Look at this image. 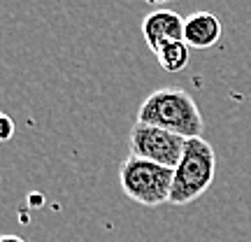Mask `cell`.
<instances>
[{
	"instance_id": "6da1fadb",
	"label": "cell",
	"mask_w": 251,
	"mask_h": 242,
	"mask_svg": "<svg viewBox=\"0 0 251 242\" xmlns=\"http://www.w3.org/2000/svg\"><path fill=\"white\" fill-rule=\"evenodd\" d=\"M137 121L170 131L181 137H200L205 131V121L191 93L177 86H165L149 93L137 109Z\"/></svg>"
},
{
	"instance_id": "7a4b0ae2",
	"label": "cell",
	"mask_w": 251,
	"mask_h": 242,
	"mask_svg": "<svg viewBox=\"0 0 251 242\" xmlns=\"http://www.w3.org/2000/svg\"><path fill=\"white\" fill-rule=\"evenodd\" d=\"M216 175V154L214 147L202 137L186 140L181 161L175 168L172 177L170 203L172 205H188L212 187Z\"/></svg>"
},
{
	"instance_id": "3957f363",
	"label": "cell",
	"mask_w": 251,
	"mask_h": 242,
	"mask_svg": "<svg viewBox=\"0 0 251 242\" xmlns=\"http://www.w3.org/2000/svg\"><path fill=\"white\" fill-rule=\"evenodd\" d=\"M172 177H175L172 168L137 156H128L119 168V182L124 193L144 207H158L163 203H170Z\"/></svg>"
},
{
	"instance_id": "277c9868",
	"label": "cell",
	"mask_w": 251,
	"mask_h": 242,
	"mask_svg": "<svg viewBox=\"0 0 251 242\" xmlns=\"http://www.w3.org/2000/svg\"><path fill=\"white\" fill-rule=\"evenodd\" d=\"M130 156L137 159H147L165 168H177V163L181 161V154L186 147V137L175 135L170 131H163L156 126H147L135 121L130 128Z\"/></svg>"
},
{
	"instance_id": "5b68a950",
	"label": "cell",
	"mask_w": 251,
	"mask_h": 242,
	"mask_svg": "<svg viewBox=\"0 0 251 242\" xmlns=\"http://www.w3.org/2000/svg\"><path fill=\"white\" fill-rule=\"evenodd\" d=\"M142 37L151 54H158L165 45L184 40V17L172 9H156L144 17Z\"/></svg>"
},
{
	"instance_id": "8992f818",
	"label": "cell",
	"mask_w": 251,
	"mask_h": 242,
	"mask_svg": "<svg viewBox=\"0 0 251 242\" xmlns=\"http://www.w3.org/2000/svg\"><path fill=\"white\" fill-rule=\"evenodd\" d=\"M224 35V28L212 12H193L184 19V42L191 49H209Z\"/></svg>"
},
{
	"instance_id": "52a82bcc",
	"label": "cell",
	"mask_w": 251,
	"mask_h": 242,
	"mask_svg": "<svg viewBox=\"0 0 251 242\" xmlns=\"http://www.w3.org/2000/svg\"><path fill=\"white\" fill-rule=\"evenodd\" d=\"M188 49H191V47H188L184 40H177V42H170V45L163 47L161 52L156 54V58H158L161 68L165 72H179L188 65V58H191Z\"/></svg>"
},
{
	"instance_id": "ba28073f",
	"label": "cell",
	"mask_w": 251,
	"mask_h": 242,
	"mask_svg": "<svg viewBox=\"0 0 251 242\" xmlns=\"http://www.w3.org/2000/svg\"><path fill=\"white\" fill-rule=\"evenodd\" d=\"M14 135V124H12V119L5 117V114H0V140H9Z\"/></svg>"
},
{
	"instance_id": "9c48e42d",
	"label": "cell",
	"mask_w": 251,
	"mask_h": 242,
	"mask_svg": "<svg viewBox=\"0 0 251 242\" xmlns=\"http://www.w3.org/2000/svg\"><path fill=\"white\" fill-rule=\"evenodd\" d=\"M0 242H26V240L19 238V235H0Z\"/></svg>"
}]
</instances>
